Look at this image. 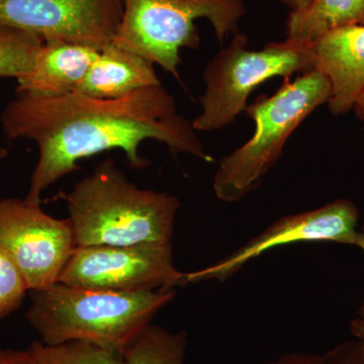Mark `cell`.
I'll list each match as a JSON object with an SVG mask.
<instances>
[{
    "instance_id": "277c9868",
    "label": "cell",
    "mask_w": 364,
    "mask_h": 364,
    "mask_svg": "<svg viewBox=\"0 0 364 364\" xmlns=\"http://www.w3.org/2000/svg\"><path fill=\"white\" fill-rule=\"evenodd\" d=\"M330 92L328 78L313 69L296 80L284 79L272 97L260 95L247 105L245 112L255 123V132L247 142L223 158L213 183L215 196L235 203L258 188L279 161L289 136L317 107L327 104Z\"/></svg>"
},
{
    "instance_id": "d4e9b609",
    "label": "cell",
    "mask_w": 364,
    "mask_h": 364,
    "mask_svg": "<svg viewBox=\"0 0 364 364\" xmlns=\"http://www.w3.org/2000/svg\"><path fill=\"white\" fill-rule=\"evenodd\" d=\"M353 109L354 112H355L356 116H358L361 121H363L364 123V91L359 95L355 105H354Z\"/></svg>"
},
{
    "instance_id": "603a6c76",
    "label": "cell",
    "mask_w": 364,
    "mask_h": 364,
    "mask_svg": "<svg viewBox=\"0 0 364 364\" xmlns=\"http://www.w3.org/2000/svg\"><path fill=\"white\" fill-rule=\"evenodd\" d=\"M279 1L289 7L291 11H296L304 9L311 0H279Z\"/></svg>"
},
{
    "instance_id": "7402d4cb",
    "label": "cell",
    "mask_w": 364,
    "mask_h": 364,
    "mask_svg": "<svg viewBox=\"0 0 364 364\" xmlns=\"http://www.w3.org/2000/svg\"><path fill=\"white\" fill-rule=\"evenodd\" d=\"M350 331L354 338L359 340L364 344V320L363 318H356L352 321L350 324Z\"/></svg>"
},
{
    "instance_id": "484cf974",
    "label": "cell",
    "mask_w": 364,
    "mask_h": 364,
    "mask_svg": "<svg viewBox=\"0 0 364 364\" xmlns=\"http://www.w3.org/2000/svg\"><path fill=\"white\" fill-rule=\"evenodd\" d=\"M9 155V150L6 148H0V160L6 159Z\"/></svg>"
},
{
    "instance_id": "8fae6325",
    "label": "cell",
    "mask_w": 364,
    "mask_h": 364,
    "mask_svg": "<svg viewBox=\"0 0 364 364\" xmlns=\"http://www.w3.org/2000/svg\"><path fill=\"white\" fill-rule=\"evenodd\" d=\"M315 69L331 86L329 105L334 116L353 109L364 91V25L344 26L313 44Z\"/></svg>"
},
{
    "instance_id": "2e32d148",
    "label": "cell",
    "mask_w": 364,
    "mask_h": 364,
    "mask_svg": "<svg viewBox=\"0 0 364 364\" xmlns=\"http://www.w3.org/2000/svg\"><path fill=\"white\" fill-rule=\"evenodd\" d=\"M43 44L44 40L36 33L0 25V78L23 77Z\"/></svg>"
},
{
    "instance_id": "e0dca14e",
    "label": "cell",
    "mask_w": 364,
    "mask_h": 364,
    "mask_svg": "<svg viewBox=\"0 0 364 364\" xmlns=\"http://www.w3.org/2000/svg\"><path fill=\"white\" fill-rule=\"evenodd\" d=\"M30 347L40 364H129L119 352L88 342L48 345L35 341Z\"/></svg>"
},
{
    "instance_id": "ac0fdd59",
    "label": "cell",
    "mask_w": 364,
    "mask_h": 364,
    "mask_svg": "<svg viewBox=\"0 0 364 364\" xmlns=\"http://www.w3.org/2000/svg\"><path fill=\"white\" fill-rule=\"evenodd\" d=\"M28 291L20 270L0 251V318L18 310Z\"/></svg>"
},
{
    "instance_id": "4fadbf2b",
    "label": "cell",
    "mask_w": 364,
    "mask_h": 364,
    "mask_svg": "<svg viewBox=\"0 0 364 364\" xmlns=\"http://www.w3.org/2000/svg\"><path fill=\"white\" fill-rule=\"evenodd\" d=\"M159 85L162 83L154 64L111 43L100 52L75 92L102 100H119Z\"/></svg>"
},
{
    "instance_id": "5bb4252c",
    "label": "cell",
    "mask_w": 364,
    "mask_h": 364,
    "mask_svg": "<svg viewBox=\"0 0 364 364\" xmlns=\"http://www.w3.org/2000/svg\"><path fill=\"white\" fill-rule=\"evenodd\" d=\"M364 25V0H311L304 9L291 11L287 39L311 43L344 26Z\"/></svg>"
},
{
    "instance_id": "44dd1931",
    "label": "cell",
    "mask_w": 364,
    "mask_h": 364,
    "mask_svg": "<svg viewBox=\"0 0 364 364\" xmlns=\"http://www.w3.org/2000/svg\"><path fill=\"white\" fill-rule=\"evenodd\" d=\"M264 364H324V358L323 355H317V354L294 352V353L284 354Z\"/></svg>"
},
{
    "instance_id": "9c48e42d",
    "label": "cell",
    "mask_w": 364,
    "mask_h": 364,
    "mask_svg": "<svg viewBox=\"0 0 364 364\" xmlns=\"http://www.w3.org/2000/svg\"><path fill=\"white\" fill-rule=\"evenodd\" d=\"M123 0H0V25L102 51L111 44Z\"/></svg>"
},
{
    "instance_id": "7a4b0ae2",
    "label": "cell",
    "mask_w": 364,
    "mask_h": 364,
    "mask_svg": "<svg viewBox=\"0 0 364 364\" xmlns=\"http://www.w3.org/2000/svg\"><path fill=\"white\" fill-rule=\"evenodd\" d=\"M64 198L76 246L168 243L181 205L168 193L138 188L112 159Z\"/></svg>"
},
{
    "instance_id": "7c38bea8",
    "label": "cell",
    "mask_w": 364,
    "mask_h": 364,
    "mask_svg": "<svg viewBox=\"0 0 364 364\" xmlns=\"http://www.w3.org/2000/svg\"><path fill=\"white\" fill-rule=\"evenodd\" d=\"M100 52L87 46L63 41L44 42L33 68L16 80V91L44 97L75 92Z\"/></svg>"
},
{
    "instance_id": "8992f818",
    "label": "cell",
    "mask_w": 364,
    "mask_h": 364,
    "mask_svg": "<svg viewBox=\"0 0 364 364\" xmlns=\"http://www.w3.org/2000/svg\"><path fill=\"white\" fill-rule=\"evenodd\" d=\"M248 38L234 35L203 71L205 90L202 112L193 121L196 131L221 130L245 111L249 95L272 77H291L315 69L313 44L287 39L269 43L259 51L247 49Z\"/></svg>"
},
{
    "instance_id": "9a60e30c",
    "label": "cell",
    "mask_w": 364,
    "mask_h": 364,
    "mask_svg": "<svg viewBox=\"0 0 364 364\" xmlns=\"http://www.w3.org/2000/svg\"><path fill=\"white\" fill-rule=\"evenodd\" d=\"M188 333L145 326L121 352L129 364H186Z\"/></svg>"
},
{
    "instance_id": "52a82bcc",
    "label": "cell",
    "mask_w": 364,
    "mask_h": 364,
    "mask_svg": "<svg viewBox=\"0 0 364 364\" xmlns=\"http://www.w3.org/2000/svg\"><path fill=\"white\" fill-rule=\"evenodd\" d=\"M58 282L93 291H133L186 286L168 243L76 246Z\"/></svg>"
},
{
    "instance_id": "d6986e66",
    "label": "cell",
    "mask_w": 364,
    "mask_h": 364,
    "mask_svg": "<svg viewBox=\"0 0 364 364\" xmlns=\"http://www.w3.org/2000/svg\"><path fill=\"white\" fill-rule=\"evenodd\" d=\"M324 364H364V344L354 338L326 352Z\"/></svg>"
},
{
    "instance_id": "cb8c5ba5",
    "label": "cell",
    "mask_w": 364,
    "mask_h": 364,
    "mask_svg": "<svg viewBox=\"0 0 364 364\" xmlns=\"http://www.w3.org/2000/svg\"><path fill=\"white\" fill-rule=\"evenodd\" d=\"M355 246L363 249L364 252V226L358 230V238H356ZM358 318L364 320V299L358 311Z\"/></svg>"
},
{
    "instance_id": "6da1fadb",
    "label": "cell",
    "mask_w": 364,
    "mask_h": 364,
    "mask_svg": "<svg viewBox=\"0 0 364 364\" xmlns=\"http://www.w3.org/2000/svg\"><path fill=\"white\" fill-rule=\"evenodd\" d=\"M9 140L28 139L39 149L26 200L41 203L46 189L79 169L78 161L119 149L130 167L142 170L150 160L140 155L144 141L165 144L172 155L186 153L213 162L193 122L177 114L176 100L162 85L119 100L72 92L44 97L16 91L0 117Z\"/></svg>"
},
{
    "instance_id": "30bf717a",
    "label": "cell",
    "mask_w": 364,
    "mask_h": 364,
    "mask_svg": "<svg viewBox=\"0 0 364 364\" xmlns=\"http://www.w3.org/2000/svg\"><path fill=\"white\" fill-rule=\"evenodd\" d=\"M358 220V208L349 200H337L316 210L286 215L215 264L186 273V282H226L251 260L291 244L334 242L355 245Z\"/></svg>"
},
{
    "instance_id": "5b68a950",
    "label": "cell",
    "mask_w": 364,
    "mask_h": 364,
    "mask_svg": "<svg viewBox=\"0 0 364 364\" xmlns=\"http://www.w3.org/2000/svg\"><path fill=\"white\" fill-rule=\"evenodd\" d=\"M124 13L112 44L140 55L179 79L182 48L200 44L198 18H207L220 43L239 32L243 0H123Z\"/></svg>"
},
{
    "instance_id": "ba28073f",
    "label": "cell",
    "mask_w": 364,
    "mask_h": 364,
    "mask_svg": "<svg viewBox=\"0 0 364 364\" xmlns=\"http://www.w3.org/2000/svg\"><path fill=\"white\" fill-rule=\"evenodd\" d=\"M76 247L68 219L46 214L26 198L0 200V251L23 274L31 291L59 280Z\"/></svg>"
},
{
    "instance_id": "ffe728a7",
    "label": "cell",
    "mask_w": 364,
    "mask_h": 364,
    "mask_svg": "<svg viewBox=\"0 0 364 364\" xmlns=\"http://www.w3.org/2000/svg\"><path fill=\"white\" fill-rule=\"evenodd\" d=\"M0 364H40L31 347L25 350L0 348Z\"/></svg>"
},
{
    "instance_id": "3957f363",
    "label": "cell",
    "mask_w": 364,
    "mask_h": 364,
    "mask_svg": "<svg viewBox=\"0 0 364 364\" xmlns=\"http://www.w3.org/2000/svg\"><path fill=\"white\" fill-rule=\"evenodd\" d=\"M176 296L173 289L119 293L57 282L32 291L26 317L43 343L88 342L121 353Z\"/></svg>"
}]
</instances>
